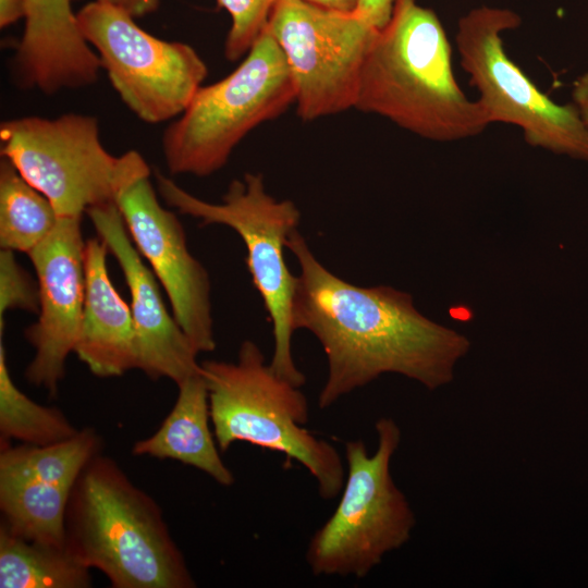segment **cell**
Segmentation results:
<instances>
[{
	"label": "cell",
	"instance_id": "cell-25",
	"mask_svg": "<svg viewBox=\"0 0 588 588\" xmlns=\"http://www.w3.org/2000/svg\"><path fill=\"white\" fill-rule=\"evenodd\" d=\"M394 0H358L355 13L376 29H381L390 20Z\"/></svg>",
	"mask_w": 588,
	"mask_h": 588
},
{
	"label": "cell",
	"instance_id": "cell-13",
	"mask_svg": "<svg viewBox=\"0 0 588 588\" xmlns=\"http://www.w3.org/2000/svg\"><path fill=\"white\" fill-rule=\"evenodd\" d=\"M82 218H59L53 231L27 256L37 277L38 319L25 330L35 355L26 380L51 397L59 392L69 355L74 353L85 296Z\"/></svg>",
	"mask_w": 588,
	"mask_h": 588
},
{
	"label": "cell",
	"instance_id": "cell-21",
	"mask_svg": "<svg viewBox=\"0 0 588 588\" xmlns=\"http://www.w3.org/2000/svg\"><path fill=\"white\" fill-rule=\"evenodd\" d=\"M50 200L3 158L0 163V247L26 255L56 228Z\"/></svg>",
	"mask_w": 588,
	"mask_h": 588
},
{
	"label": "cell",
	"instance_id": "cell-9",
	"mask_svg": "<svg viewBox=\"0 0 588 588\" xmlns=\"http://www.w3.org/2000/svg\"><path fill=\"white\" fill-rule=\"evenodd\" d=\"M520 23L510 9L469 11L460 19L455 36L461 65L490 124H513L528 145L588 162V130L576 106L552 100L505 52L502 33Z\"/></svg>",
	"mask_w": 588,
	"mask_h": 588
},
{
	"label": "cell",
	"instance_id": "cell-6",
	"mask_svg": "<svg viewBox=\"0 0 588 588\" xmlns=\"http://www.w3.org/2000/svg\"><path fill=\"white\" fill-rule=\"evenodd\" d=\"M375 428L378 445L373 454L362 440L345 443L347 468L340 501L306 551L315 576L363 578L385 554L411 539L415 515L391 475L401 429L390 417L379 418Z\"/></svg>",
	"mask_w": 588,
	"mask_h": 588
},
{
	"label": "cell",
	"instance_id": "cell-14",
	"mask_svg": "<svg viewBox=\"0 0 588 588\" xmlns=\"http://www.w3.org/2000/svg\"><path fill=\"white\" fill-rule=\"evenodd\" d=\"M86 215L97 237L119 264L131 297L136 331L137 367L152 380L176 385L200 375L198 352L163 303L159 282L135 247L115 203L93 207Z\"/></svg>",
	"mask_w": 588,
	"mask_h": 588
},
{
	"label": "cell",
	"instance_id": "cell-20",
	"mask_svg": "<svg viewBox=\"0 0 588 588\" xmlns=\"http://www.w3.org/2000/svg\"><path fill=\"white\" fill-rule=\"evenodd\" d=\"M101 438L95 429L48 444L1 445L0 478L41 481L71 488L87 463L100 454Z\"/></svg>",
	"mask_w": 588,
	"mask_h": 588
},
{
	"label": "cell",
	"instance_id": "cell-2",
	"mask_svg": "<svg viewBox=\"0 0 588 588\" xmlns=\"http://www.w3.org/2000/svg\"><path fill=\"white\" fill-rule=\"evenodd\" d=\"M354 108L436 142L474 137L490 125L481 103L457 84L438 15L418 0H394L366 52Z\"/></svg>",
	"mask_w": 588,
	"mask_h": 588
},
{
	"label": "cell",
	"instance_id": "cell-22",
	"mask_svg": "<svg viewBox=\"0 0 588 588\" xmlns=\"http://www.w3.org/2000/svg\"><path fill=\"white\" fill-rule=\"evenodd\" d=\"M76 429L57 407L44 406L24 394L13 382L0 336V443L17 440L48 445L74 437Z\"/></svg>",
	"mask_w": 588,
	"mask_h": 588
},
{
	"label": "cell",
	"instance_id": "cell-15",
	"mask_svg": "<svg viewBox=\"0 0 588 588\" xmlns=\"http://www.w3.org/2000/svg\"><path fill=\"white\" fill-rule=\"evenodd\" d=\"M24 2V32L13 60L17 82L47 95L94 84L101 62L79 30L72 0Z\"/></svg>",
	"mask_w": 588,
	"mask_h": 588
},
{
	"label": "cell",
	"instance_id": "cell-8",
	"mask_svg": "<svg viewBox=\"0 0 588 588\" xmlns=\"http://www.w3.org/2000/svg\"><path fill=\"white\" fill-rule=\"evenodd\" d=\"M155 179L166 205L198 219L203 225L229 226L242 238L247 269L272 323L274 346L269 364L278 376L302 387L305 376L292 354L297 278L291 273L284 256L289 236L297 230L301 220L296 205L268 194L260 173H245L242 179L233 180L221 203L194 196L159 171L155 172Z\"/></svg>",
	"mask_w": 588,
	"mask_h": 588
},
{
	"label": "cell",
	"instance_id": "cell-23",
	"mask_svg": "<svg viewBox=\"0 0 588 588\" xmlns=\"http://www.w3.org/2000/svg\"><path fill=\"white\" fill-rule=\"evenodd\" d=\"M226 11L231 25L224 42L230 61L243 58L268 25L277 0H216Z\"/></svg>",
	"mask_w": 588,
	"mask_h": 588
},
{
	"label": "cell",
	"instance_id": "cell-3",
	"mask_svg": "<svg viewBox=\"0 0 588 588\" xmlns=\"http://www.w3.org/2000/svg\"><path fill=\"white\" fill-rule=\"evenodd\" d=\"M66 546L114 588H194L158 503L119 464L93 457L72 487Z\"/></svg>",
	"mask_w": 588,
	"mask_h": 588
},
{
	"label": "cell",
	"instance_id": "cell-28",
	"mask_svg": "<svg viewBox=\"0 0 588 588\" xmlns=\"http://www.w3.org/2000/svg\"><path fill=\"white\" fill-rule=\"evenodd\" d=\"M25 17L24 0H0V27L4 28Z\"/></svg>",
	"mask_w": 588,
	"mask_h": 588
},
{
	"label": "cell",
	"instance_id": "cell-11",
	"mask_svg": "<svg viewBox=\"0 0 588 588\" xmlns=\"http://www.w3.org/2000/svg\"><path fill=\"white\" fill-rule=\"evenodd\" d=\"M267 27L285 58L302 120L355 107L362 65L379 29L355 12L302 0H277Z\"/></svg>",
	"mask_w": 588,
	"mask_h": 588
},
{
	"label": "cell",
	"instance_id": "cell-27",
	"mask_svg": "<svg viewBox=\"0 0 588 588\" xmlns=\"http://www.w3.org/2000/svg\"><path fill=\"white\" fill-rule=\"evenodd\" d=\"M572 97L588 130V73L576 78L573 84Z\"/></svg>",
	"mask_w": 588,
	"mask_h": 588
},
{
	"label": "cell",
	"instance_id": "cell-10",
	"mask_svg": "<svg viewBox=\"0 0 588 588\" xmlns=\"http://www.w3.org/2000/svg\"><path fill=\"white\" fill-rule=\"evenodd\" d=\"M76 16L114 90L138 119L157 124L187 109L208 75L192 46L158 38L130 13L99 1L85 4Z\"/></svg>",
	"mask_w": 588,
	"mask_h": 588
},
{
	"label": "cell",
	"instance_id": "cell-18",
	"mask_svg": "<svg viewBox=\"0 0 588 588\" xmlns=\"http://www.w3.org/2000/svg\"><path fill=\"white\" fill-rule=\"evenodd\" d=\"M89 571L68 546L28 541L0 525L1 588H88Z\"/></svg>",
	"mask_w": 588,
	"mask_h": 588
},
{
	"label": "cell",
	"instance_id": "cell-17",
	"mask_svg": "<svg viewBox=\"0 0 588 588\" xmlns=\"http://www.w3.org/2000/svg\"><path fill=\"white\" fill-rule=\"evenodd\" d=\"M176 401L159 429L134 443L132 453L170 458L193 466L221 486L234 483V475L223 463L210 429V406L201 373L177 385Z\"/></svg>",
	"mask_w": 588,
	"mask_h": 588
},
{
	"label": "cell",
	"instance_id": "cell-7",
	"mask_svg": "<svg viewBox=\"0 0 588 588\" xmlns=\"http://www.w3.org/2000/svg\"><path fill=\"white\" fill-rule=\"evenodd\" d=\"M0 142L2 157L50 200L59 218H82L93 207L115 203L150 175L138 151L110 154L98 120L87 114L10 119L0 125Z\"/></svg>",
	"mask_w": 588,
	"mask_h": 588
},
{
	"label": "cell",
	"instance_id": "cell-12",
	"mask_svg": "<svg viewBox=\"0 0 588 588\" xmlns=\"http://www.w3.org/2000/svg\"><path fill=\"white\" fill-rule=\"evenodd\" d=\"M149 177L125 188L115 204L135 247L168 295L177 323L198 353L212 352L217 344L209 274L191 254L180 220L160 204Z\"/></svg>",
	"mask_w": 588,
	"mask_h": 588
},
{
	"label": "cell",
	"instance_id": "cell-29",
	"mask_svg": "<svg viewBox=\"0 0 588 588\" xmlns=\"http://www.w3.org/2000/svg\"><path fill=\"white\" fill-rule=\"evenodd\" d=\"M302 1L322 8V9L342 12V13L355 12L358 4V0H302Z\"/></svg>",
	"mask_w": 588,
	"mask_h": 588
},
{
	"label": "cell",
	"instance_id": "cell-16",
	"mask_svg": "<svg viewBox=\"0 0 588 588\" xmlns=\"http://www.w3.org/2000/svg\"><path fill=\"white\" fill-rule=\"evenodd\" d=\"M108 253L99 237L85 242L84 307L74 350L89 371L100 378L119 377L137 367L131 306L111 281L107 269Z\"/></svg>",
	"mask_w": 588,
	"mask_h": 588
},
{
	"label": "cell",
	"instance_id": "cell-26",
	"mask_svg": "<svg viewBox=\"0 0 588 588\" xmlns=\"http://www.w3.org/2000/svg\"><path fill=\"white\" fill-rule=\"evenodd\" d=\"M117 7L132 16L142 17L156 12L159 8L160 0H95Z\"/></svg>",
	"mask_w": 588,
	"mask_h": 588
},
{
	"label": "cell",
	"instance_id": "cell-1",
	"mask_svg": "<svg viewBox=\"0 0 588 588\" xmlns=\"http://www.w3.org/2000/svg\"><path fill=\"white\" fill-rule=\"evenodd\" d=\"M299 274L293 297L294 329L310 331L328 362L318 395L321 409L384 373H399L428 390L454 378L470 341L414 306L409 293L387 285L358 286L328 270L296 230L286 242Z\"/></svg>",
	"mask_w": 588,
	"mask_h": 588
},
{
	"label": "cell",
	"instance_id": "cell-4",
	"mask_svg": "<svg viewBox=\"0 0 588 588\" xmlns=\"http://www.w3.org/2000/svg\"><path fill=\"white\" fill-rule=\"evenodd\" d=\"M200 365L219 450L225 452L241 441L281 453L308 470L322 499L332 500L342 491L341 455L303 427L309 418L305 394L266 364L255 342L245 340L235 362Z\"/></svg>",
	"mask_w": 588,
	"mask_h": 588
},
{
	"label": "cell",
	"instance_id": "cell-19",
	"mask_svg": "<svg viewBox=\"0 0 588 588\" xmlns=\"http://www.w3.org/2000/svg\"><path fill=\"white\" fill-rule=\"evenodd\" d=\"M71 490L48 482L0 478V525L25 540L64 547Z\"/></svg>",
	"mask_w": 588,
	"mask_h": 588
},
{
	"label": "cell",
	"instance_id": "cell-5",
	"mask_svg": "<svg viewBox=\"0 0 588 588\" xmlns=\"http://www.w3.org/2000/svg\"><path fill=\"white\" fill-rule=\"evenodd\" d=\"M295 102L285 58L268 29L224 78L201 86L187 109L163 132L161 147L173 175L208 176L225 166L255 127Z\"/></svg>",
	"mask_w": 588,
	"mask_h": 588
},
{
	"label": "cell",
	"instance_id": "cell-24",
	"mask_svg": "<svg viewBox=\"0 0 588 588\" xmlns=\"http://www.w3.org/2000/svg\"><path fill=\"white\" fill-rule=\"evenodd\" d=\"M39 293L36 283L16 261L14 252H0V335L4 329V316L10 309L38 313Z\"/></svg>",
	"mask_w": 588,
	"mask_h": 588
}]
</instances>
